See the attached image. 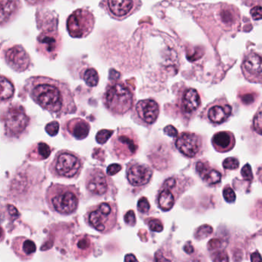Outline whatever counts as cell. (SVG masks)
Listing matches in <instances>:
<instances>
[{"instance_id":"6da1fadb","label":"cell","mask_w":262,"mask_h":262,"mask_svg":"<svg viewBox=\"0 0 262 262\" xmlns=\"http://www.w3.org/2000/svg\"><path fill=\"white\" fill-rule=\"evenodd\" d=\"M27 89L31 99L52 114L61 116L76 111L74 96L63 81L33 76L27 80Z\"/></svg>"},{"instance_id":"7a4b0ae2","label":"cell","mask_w":262,"mask_h":262,"mask_svg":"<svg viewBox=\"0 0 262 262\" xmlns=\"http://www.w3.org/2000/svg\"><path fill=\"white\" fill-rule=\"evenodd\" d=\"M80 191L75 185L52 184L46 192V201L53 212L70 215L77 211Z\"/></svg>"},{"instance_id":"3957f363","label":"cell","mask_w":262,"mask_h":262,"mask_svg":"<svg viewBox=\"0 0 262 262\" xmlns=\"http://www.w3.org/2000/svg\"><path fill=\"white\" fill-rule=\"evenodd\" d=\"M119 208L116 203L105 202L93 205L87 210L85 222L102 234L112 232L116 227Z\"/></svg>"},{"instance_id":"277c9868","label":"cell","mask_w":262,"mask_h":262,"mask_svg":"<svg viewBox=\"0 0 262 262\" xmlns=\"http://www.w3.org/2000/svg\"><path fill=\"white\" fill-rule=\"evenodd\" d=\"M133 102V92L129 87L122 82L110 84L104 93V105L113 115H125L131 110Z\"/></svg>"},{"instance_id":"5b68a950","label":"cell","mask_w":262,"mask_h":262,"mask_svg":"<svg viewBox=\"0 0 262 262\" xmlns=\"http://www.w3.org/2000/svg\"><path fill=\"white\" fill-rule=\"evenodd\" d=\"M208 20L213 21L215 28L224 33L237 32L240 28V11L234 5L217 4L206 6Z\"/></svg>"},{"instance_id":"8992f818","label":"cell","mask_w":262,"mask_h":262,"mask_svg":"<svg viewBox=\"0 0 262 262\" xmlns=\"http://www.w3.org/2000/svg\"><path fill=\"white\" fill-rule=\"evenodd\" d=\"M83 168L82 158L68 150L58 151L50 165V173L54 177L74 179L80 174Z\"/></svg>"},{"instance_id":"52a82bcc","label":"cell","mask_w":262,"mask_h":262,"mask_svg":"<svg viewBox=\"0 0 262 262\" xmlns=\"http://www.w3.org/2000/svg\"><path fill=\"white\" fill-rule=\"evenodd\" d=\"M139 148V138L129 128H119L112 140V154L120 160H126L134 156Z\"/></svg>"},{"instance_id":"ba28073f","label":"cell","mask_w":262,"mask_h":262,"mask_svg":"<svg viewBox=\"0 0 262 262\" xmlns=\"http://www.w3.org/2000/svg\"><path fill=\"white\" fill-rule=\"evenodd\" d=\"M95 16L88 9L82 8L73 12L67 19V28L70 36L82 39L93 32L95 27Z\"/></svg>"},{"instance_id":"9c48e42d","label":"cell","mask_w":262,"mask_h":262,"mask_svg":"<svg viewBox=\"0 0 262 262\" xmlns=\"http://www.w3.org/2000/svg\"><path fill=\"white\" fill-rule=\"evenodd\" d=\"M6 134L11 137H17L23 134L30 124V119L26 113L25 108L19 105H11L4 116Z\"/></svg>"},{"instance_id":"30bf717a","label":"cell","mask_w":262,"mask_h":262,"mask_svg":"<svg viewBox=\"0 0 262 262\" xmlns=\"http://www.w3.org/2000/svg\"><path fill=\"white\" fill-rule=\"evenodd\" d=\"M141 0H101L100 7L116 20L122 21L139 11L142 7Z\"/></svg>"},{"instance_id":"8fae6325","label":"cell","mask_w":262,"mask_h":262,"mask_svg":"<svg viewBox=\"0 0 262 262\" xmlns=\"http://www.w3.org/2000/svg\"><path fill=\"white\" fill-rule=\"evenodd\" d=\"M85 185L89 194L102 198L110 194L113 181L101 168H90L85 173Z\"/></svg>"},{"instance_id":"7c38bea8","label":"cell","mask_w":262,"mask_h":262,"mask_svg":"<svg viewBox=\"0 0 262 262\" xmlns=\"http://www.w3.org/2000/svg\"><path fill=\"white\" fill-rule=\"evenodd\" d=\"M244 78L251 83L262 84V55L254 50L245 53L241 64Z\"/></svg>"},{"instance_id":"4fadbf2b","label":"cell","mask_w":262,"mask_h":262,"mask_svg":"<svg viewBox=\"0 0 262 262\" xmlns=\"http://www.w3.org/2000/svg\"><path fill=\"white\" fill-rule=\"evenodd\" d=\"M159 105L153 99L139 101L135 107L133 118L135 122L143 126H149L157 120L159 116Z\"/></svg>"},{"instance_id":"5bb4252c","label":"cell","mask_w":262,"mask_h":262,"mask_svg":"<svg viewBox=\"0 0 262 262\" xmlns=\"http://www.w3.org/2000/svg\"><path fill=\"white\" fill-rule=\"evenodd\" d=\"M62 46V39L57 30H50L42 32L38 36V51L49 59H55L57 56Z\"/></svg>"},{"instance_id":"9a60e30c","label":"cell","mask_w":262,"mask_h":262,"mask_svg":"<svg viewBox=\"0 0 262 262\" xmlns=\"http://www.w3.org/2000/svg\"><path fill=\"white\" fill-rule=\"evenodd\" d=\"M153 171L148 165L137 162H132L126 168V179L133 187H143L152 179Z\"/></svg>"},{"instance_id":"2e32d148","label":"cell","mask_w":262,"mask_h":262,"mask_svg":"<svg viewBox=\"0 0 262 262\" xmlns=\"http://www.w3.org/2000/svg\"><path fill=\"white\" fill-rule=\"evenodd\" d=\"M7 65L18 73L27 71L31 65V59L27 50L20 45L10 47L5 53Z\"/></svg>"},{"instance_id":"e0dca14e","label":"cell","mask_w":262,"mask_h":262,"mask_svg":"<svg viewBox=\"0 0 262 262\" xmlns=\"http://www.w3.org/2000/svg\"><path fill=\"white\" fill-rule=\"evenodd\" d=\"M176 146L186 157H196L202 151V139L194 133H183L176 139Z\"/></svg>"},{"instance_id":"ac0fdd59","label":"cell","mask_w":262,"mask_h":262,"mask_svg":"<svg viewBox=\"0 0 262 262\" xmlns=\"http://www.w3.org/2000/svg\"><path fill=\"white\" fill-rule=\"evenodd\" d=\"M232 107L225 98L215 99L205 108L206 117L214 124H221L231 116Z\"/></svg>"},{"instance_id":"d6986e66","label":"cell","mask_w":262,"mask_h":262,"mask_svg":"<svg viewBox=\"0 0 262 262\" xmlns=\"http://www.w3.org/2000/svg\"><path fill=\"white\" fill-rule=\"evenodd\" d=\"M72 247L73 254L76 258H85L93 253L94 243L91 236L86 234H81L73 237Z\"/></svg>"},{"instance_id":"ffe728a7","label":"cell","mask_w":262,"mask_h":262,"mask_svg":"<svg viewBox=\"0 0 262 262\" xmlns=\"http://www.w3.org/2000/svg\"><path fill=\"white\" fill-rule=\"evenodd\" d=\"M201 105V98L197 90L187 88L181 93L180 107L184 113L191 114L195 112Z\"/></svg>"},{"instance_id":"44dd1931","label":"cell","mask_w":262,"mask_h":262,"mask_svg":"<svg viewBox=\"0 0 262 262\" xmlns=\"http://www.w3.org/2000/svg\"><path fill=\"white\" fill-rule=\"evenodd\" d=\"M22 9L21 0H1V26L11 23Z\"/></svg>"},{"instance_id":"7402d4cb","label":"cell","mask_w":262,"mask_h":262,"mask_svg":"<svg viewBox=\"0 0 262 262\" xmlns=\"http://www.w3.org/2000/svg\"><path fill=\"white\" fill-rule=\"evenodd\" d=\"M68 133L77 140H82L88 137L90 131V125L85 119L75 118L67 123Z\"/></svg>"},{"instance_id":"603a6c76","label":"cell","mask_w":262,"mask_h":262,"mask_svg":"<svg viewBox=\"0 0 262 262\" xmlns=\"http://www.w3.org/2000/svg\"><path fill=\"white\" fill-rule=\"evenodd\" d=\"M196 171L202 180L209 185H215L222 180V174L217 170L211 168L208 162H198L196 164Z\"/></svg>"},{"instance_id":"cb8c5ba5","label":"cell","mask_w":262,"mask_h":262,"mask_svg":"<svg viewBox=\"0 0 262 262\" xmlns=\"http://www.w3.org/2000/svg\"><path fill=\"white\" fill-rule=\"evenodd\" d=\"M212 145L219 152H227L234 148L235 139L230 132H219L213 136Z\"/></svg>"},{"instance_id":"d4e9b609","label":"cell","mask_w":262,"mask_h":262,"mask_svg":"<svg viewBox=\"0 0 262 262\" xmlns=\"http://www.w3.org/2000/svg\"><path fill=\"white\" fill-rule=\"evenodd\" d=\"M13 248L15 253L19 256L30 257L36 251V245L33 241L27 237H19L13 241Z\"/></svg>"},{"instance_id":"484cf974","label":"cell","mask_w":262,"mask_h":262,"mask_svg":"<svg viewBox=\"0 0 262 262\" xmlns=\"http://www.w3.org/2000/svg\"><path fill=\"white\" fill-rule=\"evenodd\" d=\"M174 188L162 187L157 195V204L159 208L164 211H168L174 207L176 203V196L173 191Z\"/></svg>"},{"instance_id":"4316f807","label":"cell","mask_w":262,"mask_h":262,"mask_svg":"<svg viewBox=\"0 0 262 262\" xmlns=\"http://www.w3.org/2000/svg\"><path fill=\"white\" fill-rule=\"evenodd\" d=\"M51 151V148L48 144L45 142H39L32 147L29 159L32 160H45L50 157Z\"/></svg>"},{"instance_id":"83f0119b","label":"cell","mask_w":262,"mask_h":262,"mask_svg":"<svg viewBox=\"0 0 262 262\" xmlns=\"http://www.w3.org/2000/svg\"><path fill=\"white\" fill-rule=\"evenodd\" d=\"M15 88L13 82L4 76H1V100H10L14 96Z\"/></svg>"},{"instance_id":"f1b7e54d","label":"cell","mask_w":262,"mask_h":262,"mask_svg":"<svg viewBox=\"0 0 262 262\" xmlns=\"http://www.w3.org/2000/svg\"><path fill=\"white\" fill-rule=\"evenodd\" d=\"M82 79L85 81V84L90 87H96L99 84V76L98 72L95 69H87L84 72Z\"/></svg>"},{"instance_id":"f546056e","label":"cell","mask_w":262,"mask_h":262,"mask_svg":"<svg viewBox=\"0 0 262 262\" xmlns=\"http://www.w3.org/2000/svg\"><path fill=\"white\" fill-rule=\"evenodd\" d=\"M113 133H114V131H113V130H100V131L98 132L97 134H96V142L99 144H101V145H103V144L106 143V142H108V139H110V138H111V136H113Z\"/></svg>"},{"instance_id":"4dcf8cb0","label":"cell","mask_w":262,"mask_h":262,"mask_svg":"<svg viewBox=\"0 0 262 262\" xmlns=\"http://www.w3.org/2000/svg\"><path fill=\"white\" fill-rule=\"evenodd\" d=\"M145 223L148 225V228L151 231H156V232H161L163 231V224L159 219L149 217L145 220Z\"/></svg>"},{"instance_id":"1f68e13d","label":"cell","mask_w":262,"mask_h":262,"mask_svg":"<svg viewBox=\"0 0 262 262\" xmlns=\"http://www.w3.org/2000/svg\"><path fill=\"white\" fill-rule=\"evenodd\" d=\"M253 126H254V131L262 136V104L254 116Z\"/></svg>"},{"instance_id":"d6a6232c","label":"cell","mask_w":262,"mask_h":262,"mask_svg":"<svg viewBox=\"0 0 262 262\" xmlns=\"http://www.w3.org/2000/svg\"><path fill=\"white\" fill-rule=\"evenodd\" d=\"M151 205H150L149 202H148V199L145 197H142L139 199L138 202L137 208L138 211L142 214H146L149 211Z\"/></svg>"},{"instance_id":"836d02e7","label":"cell","mask_w":262,"mask_h":262,"mask_svg":"<svg viewBox=\"0 0 262 262\" xmlns=\"http://www.w3.org/2000/svg\"><path fill=\"white\" fill-rule=\"evenodd\" d=\"M213 229L209 225H203L198 229L195 236L198 239H202L210 235L212 233Z\"/></svg>"},{"instance_id":"e575fe53","label":"cell","mask_w":262,"mask_h":262,"mask_svg":"<svg viewBox=\"0 0 262 262\" xmlns=\"http://www.w3.org/2000/svg\"><path fill=\"white\" fill-rule=\"evenodd\" d=\"M45 130L50 136H56L59 131V122L57 121H53V122H50L46 125Z\"/></svg>"},{"instance_id":"d590c367","label":"cell","mask_w":262,"mask_h":262,"mask_svg":"<svg viewBox=\"0 0 262 262\" xmlns=\"http://www.w3.org/2000/svg\"><path fill=\"white\" fill-rule=\"evenodd\" d=\"M223 167L225 169H237L239 167L238 160L234 157L227 158L223 162Z\"/></svg>"},{"instance_id":"8d00e7d4","label":"cell","mask_w":262,"mask_h":262,"mask_svg":"<svg viewBox=\"0 0 262 262\" xmlns=\"http://www.w3.org/2000/svg\"><path fill=\"white\" fill-rule=\"evenodd\" d=\"M223 196L225 201L227 202H229V203H232L236 199L235 193H234V190L231 187L228 186L224 188Z\"/></svg>"},{"instance_id":"74e56055","label":"cell","mask_w":262,"mask_h":262,"mask_svg":"<svg viewBox=\"0 0 262 262\" xmlns=\"http://www.w3.org/2000/svg\"><path fill=\"white\" fill-rule=\"evenodd\" d=\"M250 14L254 20L258 21L262 19V7L260 5L254 6L250 10Z\"/></svg>"},{"instance_id":"f35d334b","label":"cell","mask_w":262,"mask_h":262,"mask_svg":"<svg viewBox=\"0 0 262 262\" xmlns=\"http://www.w3.org/2000/svg\"><path fill=\"white\" fill-rule=\"evenodd\" d=\"M242 176L245 180L251 182L253 179L252 171H251V167L249 164H246L242 169Z\"/></svg>"},{"instance_id":"ab89813d","label":"cell","mask_w":262,"mask_h":262,"mask_svg":"<svg viewBox=\"0 0 262 262\" xmlns=\"http://www.w3.org/2000/svg\"><path fill=\"white\" fill-rule=\"evenodd\" d=\"M124 219H125V222L127 225H130V226H134L136 223V217L134 211L130 210V211H127Z\"/></svg>"},{"instance_id":"60d3db41","label":"cell","mask_w":262,"mask_h":262,"mask_svg":"<svg viewBox=\"0 0 262 262\" xmlns=\"http://www.w3.org/2000/svg\"><path fill=\"white\" fill-rule=\"evenodd\" d=\"M27 4L33 7H39V6H47L52 4L54 0H25Z\"/></svg>"},{"instance_id":"b9f144b4","label":"cell","mask_w":262,"mask_h":262,"mask_svg":"<svg viewBox=\"0 0 262 262\" xmlns=\"http://www.w3.org/2000/svg\"><path fill=\"white\" fill-rule=\"evenodd\" d=\"M241 100H242V103L245 104V105H249V104L253 103L255 99V95L254 93H245V94L242 95V96H239Z\"/></svg>"},{"instance_id":"7bdbcfd3","label":"cell","mask_w":262,"mask_h":262,"mask_svg":"<svg viewBox=\"0 0 262 262\" xmlns=\"http://www.w3.org/2000/svg\"><path fill=\"white\" fill-rule=\"evenodd\" d=\"M122 166L119 164H113L107 168V174L110 176H113L119 173L122 170Z\"/></svg>"},{"instance_id":"ee69618b","label":"cell","mask_w":262,"mask_h":262,"mask_svg":"<svg viewBox=\"0 0 262 262\" xmlns=\"http://www.w3.org/2000/svg\"><path fill=\"white\" fill-rule=\"evenodd\" d=\"M213 260L214 261H228L229 258L225 251H219L213 255Z\"/></svg>"},{"instance_id":"f6af8a7d","label":"cell","mask_w":262,"mask_h":262,"mask_svg":"<svg viewBox=\"0 0 262 262\" xmlns=\"http://www.w3.org/2000/svg\"><path fill=\"white\" fill-rule=\"evenodd\" d=\"M164 132H165V134L168 135V136H171V137L176 138L178 136V130L174 128L173 125H167L165 128H164Z\"/></svg>"},{"instance_id":"bcb514c9","label":"cell","mask_w":262,"mask_h":262,"mask_svg":"<svg viewBox=\"0 0 262 262\" xmlns=\"http://www.w3.org/2000/svg\"><path fill=\"white\" fill-rule=\"evenodd\" d=\"M242 4L247 7H253L254 6L261 5L262 0H242Z\"/></svg>"},{"instance_id":"7dc6e473","label":"cell","mask_w":262,"mask_h":262,"mask_svg":"<svg viewBox=\"0 0 262 262\" xmlns=\"http://www.w3.org/2000/svg\"><path fill=\"white\" fill-rule=\"evenodd\" d=\"M7 207H8L9 213H10V215H11L12 217H17L19 215V211H18V210L16 209L14 206H13V205H9Z\"/></svg>"},{"instance_id":"c3c4849f","label":"cell","mask_w":262,"mask_h":262,"mask_svg":"<svg viewBox=\"0 0 262 262\" xmlns=\"http://www.w3.org/2000/svg\"><path fill=\"white\" fill-rule=\"evenodd\" d=\"M221 245V241L219 239H214V240L210 241L209 244H208V248L210 249H214V248H217Z\"/></svg>"},{"instance_id":"681fc988","label":"cell","mask_w":262,"mask_h":262,"mask_svg":"<svg viewBox=\"0 0 262 262\" xmlns=\"http://www.w3.org/2000/svg\"><path fill=\"white\" fill-rule=\"evenodd\" d=\"M251 261H262V257H260V254L256 251L251 254Z\"/></svg>"},{"instance_id":"f907efd6","label":"cell","mask_w":262,"mask_h":262,"mask_svg":"<svg viewBox=\"0 0 262 262\" xmlns=\"http://www.w3.org/2000/svg\"><path fill=\"white\" fill-rule=\"evenodd\" d=\"M184 249H185V252L188 253V254H191L194 251V248H193L191 243H187L184 247Z\"/></svg>"},{"instance_id":"816d5d0a","label":"cell","mask_w":262,"mask_h":262,"mask_svg":"<svg viewBox=\"0 0 262 262\" xmlns=\"http://www.w3.org/2000/svg\"><path fill=\"white\" fill-rule=\"evenodd\" d=\"M125 261H128V260H129V261L130 260H137V258H136L134 254H127V255L125 256Z\"/></svg>"},{"instance_id":"f5cc1de1","label":"cell","mask_w":262,"mask_h":262,"mask_svg":"<svg viewBox=\"0 0 262 262\" xmlns=\"http://www.w3.org/2000/svg\"><path fill=\"white\" fill-rule=\"evenodd\" d=\"M257 174H258L259 180H260L262 183V166L260 167V168H259L258 172H257Z\"/></svg>"}]
</instances>
